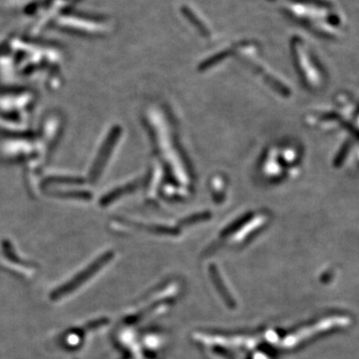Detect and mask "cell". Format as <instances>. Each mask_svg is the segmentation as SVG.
Segmentation results:
<instances>
[{"instance_id": "obj_2", "label": "cell", "mask_w": 359, "mask_h": 359, "mask_svg": "<svg viewBox=\"0 0 359 359\" xmlns=\"http://www.w3.org/2000/svg\"><path fill=\"white\" fill-rule=\"evenodd\" d=\"M82 183V180L79 178H71V177H50L44 180V186H52V185H78Z\"/></svg>"}, {"instance_id": "obj_3", "label": "cell", "mask_w": 359, "mask_h": 359, "mask_svg": "<svg viewBox=\"0 0 359 359\" xmlns=\"http://www.w3.org/2000/svg\"><path fill=\"white\" fill-rule=\"evenodd\" d=\"M58 198L61 199H84V200H89L90 199V193L87 192H77V191H72V192H58L55 193Z\"/></svg>"}, {"instance_id": "obj_1", "label": "cell", "mask_w": 359, "mask_h": 359, "mask_svg": "<svg viewBox=\"0 0 359 359\" xmlns=\"http://www.w3.org/2000/svg\"><path fill=\"white\" fill-rule=\"evenodd\" d=\"M119 128H115L111 131L108 135V137L106 139L105 143L103 144V146L101 147L99 154L96 157L95 162L93 163V165L91 167V171H90V179L92 181L97 180L102 171H103V167H105L106 163L108 162V159L110 157L111 152L113 151L116 142L119 138Z\"/></svg>"}]
</instances>
